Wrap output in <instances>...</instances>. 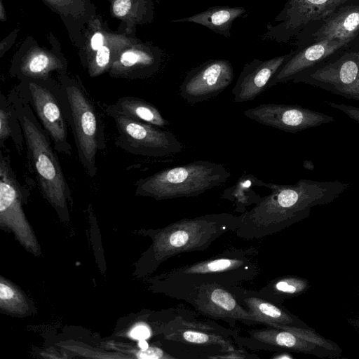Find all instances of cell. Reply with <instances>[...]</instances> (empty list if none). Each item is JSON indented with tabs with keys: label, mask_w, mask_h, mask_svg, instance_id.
<instances>
[{
	"label": "cell",
	"mask_w": 359,
	"mask_h": 359,
	"mask_svg": "<svg viewBox=\"0 0 359 359\" xmlns=\"http://www.w3.org/2000/svg\"><path fill=\"white\" fill-rule=\"evenodd\" d=\"M264 187L271 193L238 215L237 237L255 240L277 233L307 218L312 208L334 201L349 184L301 179L293 184L264 182Z\"/></svg>",
	"instance_id": "obj_1"
},
{
	"label": "cell",
	"mask_w": 359,
	"mask_h": 359,
	"mask_svg": "<svg viewBox=\"0 0 359 359\" xmlns=\"http://www.w3.org/2000/svg\"><path fill=\"white\" fill-rule=\"evenodd\" d=\"M24 189L11 166L8 154L0 157V219L1 225L11 227L24 242L34 249L35 240L24 215Z\"/></svg>",
	"instance_id": "obj_16"
},
{
	"label": "cell",
	"mask_w": 359,
	"mask_h": 359,
	"mask_svg": "<svg viewBox=\"0 0 359 359\" xmlns=\"http://www.w3.org/2000/svg\"><path fill=\"white\" fill-rule=\"evenodd\" d=\"M348 0H287L272 23L266 26L263 39L287 42L309 24L330 15Z\"/></svg>",
	"instance_id": "obj_11"
},
{
	"label": "cell",
	"mask_w": 359,
	"mask_h": 359,
	"mask_svg": "<svg viewBox=\"0 0 359 359\" xmlns=\"http://www.w3.org/2000/svg\"><path fill=\"white\" fill-rule=\"evenodd\" d=\"M60 85L65 95L69 128L79 159L88 175L95 177L97 172V152L106 149L102 114L80 82L64 77Z\"/></svg>",
	"instance_id": "obj_7"
},
{
	"label": "cell",
	"mask_w": 359,
	"mask_h": 359,
	"mask_svg": "<svg viewBox=\"0 0 359 359\" xmlns=\"http://www.w3.org/2000/svg\"><path fill=\"white\" fill-rule=\"evenodd\" d=\"M238 301L251 313L261 318L263 325L271 324L309 328L304 321L290 312L282 304H276L258 296L255 290L241 286L228 287Z\"/></svg>",
	"instance_id": "obj_20"
},
{
	"label": "cell",
	"mask_w": 359,
	"mask_h": 359,
	"mask_svg": "<svg viewBox=\"0 0 359 359\" xmlns=\"http://www.w3.org/2000/svg\"><path fill=\"white\" fill-rule=\"evenodd\" d=\"M187 302L198 313L223 320L235 330L237 322L263 325L261 318L244 306L228 287L221 285L210 284L196 289Z\"/></svg>",
	"instance_id": "obj_13"
},
{
	"label": "cell",
	"mask_w": 359,
	"mask_h": 359,
	"mask_svg": "<svg viewBox=\"0 0 359 359\" xmlns=\"http://www.w3.org/2000/svg\"><path fill=\"white\" fill-rule=\"evenodd\" d=\"M239 347L252 351H290L311 354L321 358H335L330 352L308 341L293 332L274 327L250 329L244 336L233 338Z\"/></svg>",
	"instance_id": "obj_17"
},
{
	"label": "cell",
	"mask_w": 359,
	"mask_h": 359,
	"mask_svg": "<svg viewBox=\"0 0 359 359\" xmlns=\"http://www.w3.org/2000/svg\"><path fill=\"white\" fill-rule=\"evenodd\" d=\"M233 76V68L229 60H209L187 72L179 93L189 104L202 102L224 91L231 85Z\"/></svg>",
	"instance_id": "obj_14"
},
{
	"label": "cell",
	"mask_w": 359,
	"mask_h": 359,
	"mask_svg": "<svg viewBox=\"0 0 359 359\" xmlns=\"http://www.w3.org/2000/svg\"><path fill=\"white\" fill-rule=\"evenodd\" d=\"M49 68L50 60L48 56L39 54L31 58L22 74L32 76V79H41V76L45 75Z\"/></svg>",
	"instance_id": "obj_27"
},
{
	"label": "cell",
	"mask_w": 359,
	"mask_h": 359,
	"mask_svg": "<svg viewBox=\"0 0 359 359\" xmlns=\"http://www.w3.org/2000/svg\"><path fill=\"white\" fill-rule=\"evenodd\" d=\"M350 323L355 327H357L359 328V319H353L350 321Z\"/></svg>",
	"instance_id": "obj_36"
},
{
	"label": "cell",
	"mask_w": 359,
	"mask_h": 359,
	"mask_svg": "<svg viewBox=\"0 0 359 359\" xmlns=\"http://www.w3.org/2000/svg\"><path fill=\"white\" fill-rule=\"evenodd\" d=\"M231 172L224 165L196 161L161 170L135 182V194L156 200L196 197L224 184Z\"/></svg>",
	"instance_id": "obj_5"
},
{
	"label": "cell",
	"mask_w": 359,
	"mask_h": 359,
	"mask_svg": "<svg viewBox=\"0 0 359 359\" xmlns=\"http://www.w3.org/2000/svg\"><path fill=\"white\" fill-rule=\"evenodd\" d=\"M292 81L359 101V45L337 51L326 61L301 72Z\"/></svg>",
	"instance_id": "obj_10"
},
{
	"label": "cell",
	"mask_w": 359,
	"mask_h": 359,
	"mask_svg": "<svg viewBox=\"0 0 359 359\" xmlns=\"http://www.w3.org/2000/svg\"><path fill=\"white\" fill-rule=\"evenodd\" d=\"M17 292L7 284L2 281L0 284V299L2 307L6 309H14L18 303H20Z\"/></svg>",
	"instance_id": "obj_28"
},
{
	"label": "cell",
	"mask_w": 359,
	"mask_h": 359,
	"mask_svg": "<svg viewBox=\"0 0 359 359\" xmlns=\"http://www.w3.org/2000/svg\"><path fill=\"white\" fill-rule=\"evenodd\" d=\"M238 216L230 212L183 218L154 233L152 253L158 264L184 252L203 251L223 234L236 230Z\"/></svg>",
	"instance_id": "obj_6"
},
{
	"label": "cell",
	"mask_w": 359,
	"mask_h": 359,
	"mask_svg": "<svg viewBox=\"0 0 359 359\" xmlns=\"http://www.w3.org/2000/svg\"><path fill=\"white\" fill-rule=\"evenodd\" d=\"M139 346L140 348V349H146L149 347V345L147 344V342L146 341V340H140L139 341Z\"/></svg>",
	"instance_id": "obj_35"
},
{
	"label": "cell",
	"mask_w": 359,
	"mask_h": 359,
	"mask_svg": "<svg viewBox=\"0 0 359 359\" xmlns=\"http://www.w3.org/2000/svg\"><path fill=\"white\" fill-rule=\"evenodd\" d=\"M8 96L15 105L22 128L30 171L43 198L65 214L72 200L71 192L53 142L18 89L11 90Z\"/></svg>",
	"instance_id": "obj_3"
},
{
	"label": "cell",
	"mask_w": 359,
	"mask_h": 359,
	"mask_svg": "<svg viewBox=\"0 0 359 359\" xmlns=\"http://www.w3.org/2000/svg\"><path fill=\"white\" fill-rule=\"evenodd\" d=\"M120 63L124 68L135 67L140 65L149 68L154 72L157 69L158 60L153 55L142 51H126L120 57Z\"/></svg>",
	"instance_id": "obj_26"
},
{
	"label": "cell",
	"mask_w": 359,
	"mask_h": 359,
	"mask_svg": "<svg viewBox=\"0 0 359 359\" xmlns=\"http://www.w3.org/2000/svg\"><path fill=\"white\" fill-rule=\"evenodd\" d=\"M294 39L297 48L325 39L348 47L359 45V0L346 1L328 17L309 24Z\"/></svg>",
	"instance_id": "obj_12"
},
{
	"label": "cell",
	"mask_w": 359,
	"mask_h": 359,
	"mask_svg": "<svg viewBox=\"0 0 359 359\" xmlns=\"http://www.w3.org/2000/svg\"><path fill=\"white\" fill-rule=\"evenodd\" d=\"M197 314L185 308L163 330L164 348L175 359L227 358L230 353L244 349L233 339L237 330L198 319Z\"/></svg>",
	"instance_id": "obj_4"
},
{
	"label": "cell",
	"mask_w": 359,
	"mask_h": 359,
	"mask_svg": "<svg viewBox=\"0 0 359 359\" xmlns=\"http://www.w3.org/2000/svg\"><path fill=\"white\" fill-rule=\"evenodd\" d=\"M290 55L291 51L269 60L254 59L247 62L232 89L234 102L250 101L262 93Z\"/></svg>",
	"instance_id": "obj_18"
},
{
	"label": "cell",
	"mask_w": 359,
	"mask_h": 359,
	"mask_svg": "<svg viewBox=\"0 0 359 359\" xmlns=\"http://www.w3.org/2000/svg\"><path fill=\"white\" fill-rule=\"evenodd\" d=\"M17 88L29 102L56 151L72 155L69 116L60 83L46 79H27Z\"/></svg>",
	"instance_id": "obj_8"
},
{
	"label": "cell",
	"mask_w": 359,
	"mask_h": 359,
	"mask_svg": "<svg viewBox=\"0 0 359 359\" xmlns=\"http://www.w3.org/2000/svg\"><path fill=\"white\" fill-rule=\"evenodd\" d=\"M243 115L260 124L292 133L334 121L331 116L299 105L276 103L249 108Z\"/></svg>",
	"instance_id": "obj_15"
},
{
	"label": "cell",
	"mask_w": 359,
	"mask_h": 359,
	"mask_svg": "<svg viewBox=\"0 0 359 359\" xmlns=\"http://www.w3.org/2000/svg\"><path fill=\"white\" fill-rule=\"evenodd\" d=\"M114 105L123 114L139 121L159 128L169 124L156 107L143 99L124 96L118 98Z\"/></svg>",
	"instance_id": "obj_24"
},
{
	"label": "cell",
	"mask_w": 359,
	"mask_h": 359,
	"mask_svg": "<svg viewBox=\"0 0 359 359\" xmlns=\"http://www.w3.org/2000/svg\"><path fill=\"white\" fill-rule=\"evenodd\" d=\"M325 102L329 107L342 111L359 124V107L346 104L335 103L330 101H325Z\"/></svg>",
	"instance_id": "obj_30"
},
{
	"label": "cell",
	"mask_w": 359,
	"mask_h": 359,
	"mask_svg": "<svg viewBox=\"0 0 359 359\" xmlns=\"http://www.w3.org/2000/svg\"><path fill=\"white\" fill-rule=\"evenodd\" d=\"M246 12L243 7L215 6L189 17L173 20V22H194L205 27L216 34L231 36L235 20Z\"/></svg>",
	"instance_id": "obj_21"
},
{
	"label": "cell",
	"mask_w": 359,
	"mask_h": 359,
	"mask_svg": "<svg viewBox=\"0 0 359 359\" xmlns=\"http://www.w3.org/2000/svg\"><path fill=\"white\" fill-rule=\"evenodd\" d=\"M358 296H359V293H358Z\"/></svg>",
	"instance_id": "obj_37"
},
{
	"label": "cell",
	"mask_w": 359,
	"mask_h": 359,
	"mask_svg": "<svg viewBox=\"0 0 359 359\" xmlns=\"http://www.w3.org/2000/svg\"><path fill=\"white\" fill-rule=\"evenodd\" d=\"M264 187V182L252 174L242 175L236 183L226 189L221 198L231 201L235 205V212L241 214L245 212L248 207L257 203L262 196L255 191V187Z\"/></svg>",
	"instance_id": "obj_23"
},
{
	"label": "cell",
	"mask_w": 359,
	"mask_h": 359,
	"mask_svg": "<svg viewBox=\"0 0 359 359\" xmlns=\"http://www.w3.org/2000/svg\"><path fill=\"white\" fill-rule=\"evenodd\" d=\"M151 335V330L147 324L136 325L130 332L131 338L137 340H146Z\"/></svg>",
	"instance_id": "obj_31"
},
{
	"label": "cell",
	"mask_w": 359,
	"mask_h": 359,
	"mask_svg": "<svg viewBox=\"0 0 359 359\" xmlns=\"http://www.w3.org/2000/svg\"><path fill=\"white\" fill-rule=\"evenodd\" d=\"M346 47L344 43L325 39L291 50L290 56L273 77L269 88L292 81L301 72L326 61Z\"/></svg>",
	"instance_id": "obj_19"
},
{
	"label": "cell",
	"mask_w": 359,
	"mask_h": 359,
	"mask_svg": "<svg viewBox=\"0 0 359 359\" xmlns=\"http://www.w3.org/2000/svg\"><path fill=\"white\" fill-rule=\"evenodd\" d=\"M9 138L12 139L16 149L21 154L25 145L22 128L13 101L1 93L0 146L2 147Z\"/></svg>",
	"instance_id": "obj_25"
},
{
	"label": "cell",
	"mask_w": 359,
	"mask_h": 359,
	"mask_svg": "<svg viewBox=\"0 0 359 359\" xmlns=\"http://www.w3.org/2000/svg\"><path fill=\"white\" fill-rule=\"evenodd\" d=\"M310 287L311 284L309 280L288 275L274 278L255 292L264 299L282 304L287 299L304 294Z\"/></svg>",
	"instance_id": "obj_22"
},
{
	"label": "cell",
	"mask_w": 359,
	"mask_h": 359,
	"mask_svg": "<svg viewBox=\"0 0 359 359\" xmlns=\"http://www.w3.org/2000/svg\"><path fill=\"white\" fill-rule=\"evenodd\" d=\"M109 49L107 47L102 46L97 50L95 56L96 68L101 70L106 67L109 62Z\"/></svg>",
	"instance_id": "obj_32"
},
{
	"label": "cell",
	"mask_w": 359,
	"mask_h": 359,
	"mask_svg": "<svg viewBox=\"0 0 359 359\" xmlns=\"http://www.w3.org/2000/svg\"><path fill=\"white\" fill-rule=\"evenodd\" d=\"M103 45V36L100 33H96L91 39V47L97 50Z\"/></svg>",
	"instance_id": "obj_34"
},
{
	"label": "cell",
	"mask_w": 359,
	"mask_h": 359,
	"mask_svg": "<svg viewBox=\"0 0 359 359\" xmlns=\"http://www.w3.org/2000/svg\"><path fill=\"white\" fill-rule=\"evenodd\" d=\"M136 356L141 359H175L172 355L158 346H149L146 349H140L137 352Z\"/></svg>",
	"instance_id": "obj_29"
},
{
	"label": "cell",
	"mask_w": 359,
	"mask_h": 359,
	"mask_svg": "<svg viewBox=\"0 0 359 359\" xmlns=\"http://www.w3.org/2000/svg\"><path fill=\"white\" fill-rule=\"evenodd\" d=\"M257 248H230L208 259L175 268L157 280L159 291L187 302L194 291L206 285L241 286L260 273Z\"/></svg>",
	"instance_id": "obj_2"
},
{
	"label": "cell",
	"mask_w": 359,
	"mask_h": 359,
	"mask_svg": "<svg viewBox=\"0 0 359 359\" xmlns=\"http://www.w3.org/2000/svg\"><path fill=\"white\" fill-rule=\"evenodd\" d=\"M100 106L114 120L117 131L114 144L122 150L147 157H164L183 150V144L172 132L132 118L114 104Z\"/></svg>",
	"instance_id": "obj_9"
},
{
	"label": "cell",
	"mask_w": 359,
	"mask_h": 359,
	"mask_svg": "<svg viewBox=\"0 0 359 359\" xmlns=\"http://www.w3.org/2000/svg\"><path fill=\"white\" fill-rule=\"evenodd\" d=\"M130 0H116L113 6L114 13L118 17L124 16L130 8Z\"/></svg>",
	"instance_id": "obj_33"
}]
</instances>
